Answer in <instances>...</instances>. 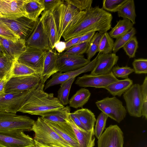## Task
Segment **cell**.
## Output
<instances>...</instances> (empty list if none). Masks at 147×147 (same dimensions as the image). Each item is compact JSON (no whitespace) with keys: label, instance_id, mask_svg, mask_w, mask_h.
Here are the masks:
<instances>
[{"label":"cell","instance_id":"1","mask_svg":"<svg viewBox=\"0 0 147 147\" xmlns=\"http://www.w3.org/2000/svg\"><path fill=\"white\" fill-rule=\"evenodd\" d=\"M85 11L84 16L79 22L63 33L62 36L65 41L90 32L104 33L111 28L113 17L109 12L98 6Z\"/></svg>","mask_w":147,"mask_h":147},{"label":"cell","instance_id":"2","mask_svg":"<svg viewBox=\"0 0 147 147\" xmlns=\"http://www.w3.org/2000/svg\"><path fill=\"white\" fill-rule=\"evenodd\" d=\"M45 84L40 83L29 90L26 99L18 112L41 116L65 107L53 93L44 91Z\"/></svg>","mask_w":147,"mask_h":147},{"label":"cell","instance_id":"3","mask_svg":"<svg viewBox=\"0 0 147 147\" xmlns=\"http://www.w3.org/2000/svg\"><path fill=\"white\" fill-rule=\"evenodd\" d=\"M50 12L53 16L57 32V41H60L63 33L74 26L84 16L85 11H80L74 6L63 2Z\"/></svg>","mask_w":147,"mask_h":147},{"label":"cell","instance_id":"4","mask_svg":"<svg viewBox=\"0 0 147 147\" xmlns=\"http://www.w3.org/2000/svg\"><path fill=\"white\" fill-rule=\"evenodd\" d=\"M35 134V146L73 147L53 130L42 117L35 121L32 131Z\"/></svg>","mask_w":147,"mask_h":147},{"label":"cell","instance_id":"5","mask_svg":"<svg viewBox=\"0 0 147 147\" xmlns=\"http://www.w3.org/2000/svg\"><path fill=\"white\" fill-rule=\"evenodd\" d=\"M0 21L25 41L34 29L38 20H33L24 15H11L0 16Z\"/></svg>","mask_w":147,"mask_h":147},{"label":"cell","instance_id":"6","mask_svg":"<svg viewBox=\"0 0 147 147\" xmlns=\"http://www.w3.org/2000/svg\"><path fill=\"white\" fill-rule=\"evenodd\" d=\"M35 121L26 115L0 111V130L32 131Z\"/></svg>","mask_w":147,"mask_h":147},{"label":"cell","instance_id":"7","mask_svg":"<svg viewBox=\"0 0 147 147\" xmlns=\"http://www.w3.org/2000/svg\"><path fill=\"white\" fill-rule=\"evenodd\" d=\"M34 139L21 130H0V147H32Z\"/></svg>","mask_w":147,"mask_h":147},{"label":"cell","instance_id":"8","mask_svg":"<svg viewBox=\"0 0 147 147\" xmlns=\"http://www.w3.org/2000/svg\"><path fill=\"white\" fill-rule=\"evenodd\" d=\"M95 104L101 112L118 123L123 120L127 115V111L123 102L115 96L106 97L97 100Z\"/></svg>","mask_w":147,"mask_h":147},{"label":"cell","instance_id":"9","mask_svg":"<svg viewBox=\"0 0 147 147\" xmlns=\"http://www.w3.org/2000/svg\"><path fill=\"white\" fill-rule=\"evenodd\" d=\"M123 94L126 110L129 115L136 117H141L142 102L140 85L133 84Z\"/></svg>","mask_w":147,"mask_h":147},{"label":"cell","instance_id":"10","mask_svg":"<svg viewBox=\"0 0 147 147\" xmlns=\"http://www.w3.org/2000/svg\"><path fill=\"white\" fill-rule=\"evenodd\" d=\"M39 75H29L11 78L6 83L5 93L29 90L36 87L40 83Z\"/></svg>","mask_w":147,"mask_h":147},{"label":"cell","instance_id":"11","mask_svg":"<svg viewBox=\"0 0 147 147\" xmlns=\"http://www.w3.org/2000/svg\"><path fill=\"white\" fill-rule=\"evenodd\" d=\"M90 61L83 55L58 53L57 59L58 72H66L76 70L85 66Z\"/></svg>","mask_w":147,"mask_h":147},{"label":"cell","instance_id":"12","mask_svg":"<svg viewBox=\"0 0 147 147\" xmlns=\"http://www.w3.org/2000/svg\"><path fill=\"white\" fill-rule=\"evenodd\" d=\"M29 90L5 93L0 96V111L16 113L25 100Z\"/></svg>","mask_w":147,"mask_h":147},{"label":"cell","instance_id":"13","mask_svg":"<svg viewBox=\"0 0 147 147\" xmlns=\"http://www.w3.org/2000/svg\"><path fill=\"white\" fill-rule=\"evenodd\" d=\"M47 51L26 47L24 52L17 61L36 70L41 73L44 58Z\"/></svg>","mask_w":147,"mask_h":147},{"label":"cell","instance_id":"14","mask_svg":"<svg viewBox=\"0 0 147 147\" xmlns=\"http://www.w3.org/2000/svg\"><path fill=\"white\" fill-rule=\"evenodd\" d=\"M119 80L111 72L101 75L84 74L82 77L78 78L75 84L81 87H91L104 88L109 84Z\"/></svg>","mask_w":147,"mask_h":147},{"label":"cell","instance_id":"15","mask_svg":"<svg viewBox=\"0 0 147 147\" xmlns=\"http://www.w3.org/2000/svg\"><path fill=\"white\" fill-rule=\"evenodd\" d=\"M98 139V147H123V133L117 125L107 127Z\"/></svg>","mask_w":147,"mask_h":147},{"label":"cell","instance_id":"16","mask_svg":"<svg viewBox=\"0 0 147 147\" xmlns=\"http://www.w3.org/2000/svg\"><path fill=\"white\" fill-rule=\"evenodd\" d=\"M26 47L48 51L52 50L43 28L42 19L38 18V23L33 32L25 41Z\"/></svg>","mask_w":147,"mask_h":147},{"label":"cell","instance_id":"17","mask_svg":"<svg viewBox=\"0 0 147 147\" xmlns=\"http://www.w3.org/2000/svg\"><path fill=\"white\" fill-rule=\"evenodd\" d=\"M97 55L88 64L78 70L62 73L58 72L52 75V78L48 80L45 85V90L53 86L61 84L69 79L75 78L79 74L91 71L94 68Z\"/></svg>","mask_w":147,"mask_h":147},{"label":"cell","instance_id":"18","mask_svg":"<svg viewBox=\"0 0 147 147\" xmlns=\"http://www.w3.org/2000/svg\"><path fill=\"white\" fill-rule=\"evenodd\" d=\"M97 55L95 65L90 74L93 75H104L110 73L119 59V57L114 53H99Z\"/></svg>","mask_w":147,"mask_h":147},{"label":"cell","instance_id":"19","mask_svg":"<svg viewBox=\"0 0 147 147\" xmlns=\"http://www.w3.org/2000/svg\"><path fill=\"white\" fill-rule=\"evenodd\" d=\"M44 120L53 130L73 147H80L74 131L67 119V122L63 123Z\"/></svg>","mask_w":147,"mask_h":147},{"label":"cell","instance_id":"20","mask_svg":"<svg viewBox=\"0 0 147 147\" xmlns=\"http://www.w3.org/2000/svg\"><path fill=\"white\" fill-rule=\"evenodd\" d=\"M0 45L5 55L16 60L26 48L25 41L21 38L13 40L0 36Z\"/></svg>","mask_w":147,"mask_h":147},{"label":"cell","instance_id":"21","mask_svg":"<svg viewBox=\"0 0 147 147\" xmlns=\"http://www.w3.org/2000/svg\"><path fill=\"white\" fill-rule=\"evenodd\" d=\"M58 53L55 49L47 51L40 76L41 84H45L47 79L53 75L58 72L57 64Z\"/></svg>","mask_w":147,"mask_h":147},{"label":"cell","instance_id":"22","mask_svg":"<svg viewBox=\"0 0 147 147\" xmlns=\"http://www.w3.org/2000/svg\"><path fill=\"white\" fill-rule=\"evenodd\" d=\"M41 17L43 28L48 38L50 47L52 50L57 41V32L55 20L52 13L43 12Z\"/></svg>","mask_w":147,"mask_h":147},{"label":"cell","instance_id":"23","mask_svg":"<svg viewBox=\"0 0 147 147\" xmlns=\"http://www.w3.org/2000/svg\"><path fill=\"white\" fill-rule=\"evenodd\" d=\"M67 121L74 129L80 147H94L95 139L94 128L88 131L81 129L73 122L69 115Z\"/></svg>","mask_w":147,"mask_h":147},{"label":"cell","instance_id":"24","mask_svg":"<svg viewBox=\"0 0 147 147\" xmlns=\"http://www.w3.org/2000/svg\"><path fill=\"white\" fill-rule=\"evenodd\" d=\"M23 8L26 16L34 21L38 20L44 9L42 0H25Z\"/></svg>","mask_w":147,"mask_h":147},{"label":"cell","instance_id":"25","mask_svg":"<svg viewBox=\"0 0 147 147\" xmlns=\"http://www.w3.org/2000/svg\"><path fill=\"white\" fill-rule=\"evenodd\" d=\"M78 118L86 131H89L94 127L96 119L94 114L90 110L82 108L73 112Z\"/></svg>","mask_w":147,"mask_h":147},{"label":"cell","instance_id":"26","mask_svg":"<svg viewBox=\"0 0 147 147\" xmlns=\"http://www.w3.org/2000/svg\"><path fill=\"white\" fill-rule=\"evenodd\" d=\"M133 84V81L129 78L119 80L113 82L104 88L114 96L120 97Z\"/></svg>","mask_w":147,"mask_h":147},{"label":"cell","instance_id":"27","mask_svg":"<svg viewBox=\"0 0 147 147\" xmlns=\"http://www.w3.org/2000/svg\"><path fill=\"white\" fill-rule=\"evenodd\" d=\"M90 95L88 90L83 88L80 89L69 100V106L75 109L82 107L88 101Z\"/></svg>","mask_w":147,"mask_h":147},{"label":"cell","instance_id":"28","mask_svg":"<svg viewBox=\"0 0 147 147\" xmlns=\"http://www.w3.org/2000/svg\"><path fill=\"white\" fill-rule=\"evenodd\" d=\"M134 25L128 19L120 20L108 33L112 38L117 39L129 32L133 27Z\"/></svg>","mask_w":147,"mask_h":147},{"label":"cell","instance_id":"29","mask_svg":"<svg viewBox=\"0 0 147 147\" xmlns=\"http://www.w3.org/2000/svg\"><path fill=\"white\" fill-rule=\"evenodd\" d=\"M70 107L67 106L59 110L51 112L42 115L41 117L45 120L57 123L67 122L70 113Z\"/></svg>","mask_w":147,"mask_h":147},{"label":"cell","instance_id":"30","mask_svg":"<svg viewBox=\"0 0 147 147\" xmlns=\"http://www.w3.org/2000/svg\"><path fill=\"white\" fill-rule=\"evenodd\" d=\"M117 12L119 17L128 19L134 24H136V15L134 0H128L122 6Z\"/></svg>","mask_w":147,"mask_h":147},{"label":"cell","instance_id":"31","mask_svg":"<svg viewBox=\"0 0 147 147\" xmlns=\"http://www.w3.org/2000/svg\"><path fill=\"white\" fill-rule=\"evenodd\" d=\"M29 75L40 76V74L36 70L16 60L12 69L11 78Z\"/></svg>","mask_w":147,"mask_h":147},{"label":"cell","instance_id":"32","mask_svg":"<svg viewBox=\"0 0 147 147\" xmlns=\"http://www.w3.org/2000/svg\"><path fill=\"white\" fill-rule=\"evenodd\" d=\"M75 78L67 80L61 84L60 87L58 91L57 98L64 106L69 103L68 99L71 85Z\"/></svg>","mask_w":147,"mask_h":147},{"label":"cell","instance_id":"33","mask_svg":"<svg viewBox=\"0 0 147 147\" xmlns=\"http://www.w3.org/2000/svg\"><path fill=\"white\" fill-rule=\"evenodd\" d=\"M114 42L109 33H104L100 39L98 49L99 53L108 54L112 53Z\"/></svg>","mask_w":147,"mask_h":147},{"label":"cell","instance_id":"34","mask_svg":"<svg viewBox=\"0 0 147 147\" xmlns=\"http://www.w3.org/2000/svg\"><path fill=\"white\" fill-rule=\"evenodd\" d=\"M103 33L99 32H95L89 44L86 53L87 59H91L98 52V47L100 39Z\"/></svg>","mask_w":147,"mask_h":147},{"label":"cell","instance_id":"35","mask_svg":"<svg viewBox=\"0 0 147 147\" xmlns=\"http://www.w3.org/2000/svg\"><path fill=\"white\" fill-rule=\"evenodd\" d=\"M136 29L133 27L126 34L117 38L114 43L113 53H115L121 48H123L129 40L136 34Z\"/></svg>","mask_w":147,"mask_h":147},{"label":"cell","instance_id":"36","mask_svg":"<svg viewBox=\"0 0 147 147\" xmlns=\"http://www.w3.org/2000/svg\"><path fill=\"white\" fill-rule=\"evenodd\" d=\"M16 60L6 55L0 57V79L2 78L12 69Z\"/></svg>","mask_w":147,"mask_h":147},{"label":"cell","instance_id":"37","mask_svg":"<svg viewBox=\"0 0 147 147\" xmlns=\"http://www.w3.org/2000/svg\"><path fill=\"white\" fill-rule=\"evenodd\" d=\"M127 0H104L102 1V8L108 12H117Z\"/></svg>","mask_w":147,"mask_h":147},{"label":"cell","instance_id":"38","mask_svg":"<svg viewBox=\"0 0 147 147\" xmlns=\"http://www.w3.org/2000/svg\"><path fill=\"white\" fill-rule=\"evenodd\" d=\"M108 117L107 115L102 112L100 113L97 117L94 129L95 135L98 139L102 133Z\"/></svg>","mask_w":147,"mask_h":147},{"label":"cell","instance_id":"39","mask_svg":"<svg viewBox=\"0 0 147 147\" xmlns=\"http://www.w3.org/2000/svg\"><path fill=\"white\" fill-rule=\"evenodd\" d=\"M138 48V42L136 36H134L123 47L126 54L129 58H133Z\"/></svg>","mask_w":147,"mask_h":147},{"label":"cell","instance_id":"40","mask_svg":"<svg viewBox=\"0 0 147 147\" xmlns=\"http://www.w3.org/2000/svg\"><path fill=\"white\" fill-rule=\"evenodd\" d=\"M111 72L113 76L117 78L123 79L128 78L129 76L134 72L133 68L127 66L120 67L118 66H114L112 68Z\"/></svg>","mask_w":147,"mask_h":147},{"label":"cell","instance_id":"41","mask_svg":"<svg viewBox=\"0 0 147 147\" xmlns=\"http://www.w3.org/2000/svg\"><path fill=\"white\" fill-rule=\"evenodd\" d=\"M142 100V115L147 119V77L146 76L142 84L140 85Z\"/></svg>","mask_w":147,"mask_h":147},{"label":"cell","instance_id":"42","mask_svg":"<svg viewBox=\"0 0 147 147\" xmlns=\"http://www.w3.org/2000/svg\"><path fill=\"white\" fill-rule=\"evenodd\" d=\"M89 42H85L76 44L65 51L64 53L76 55H82L86 53Z\"/></svg>","mask_w":147,"mask_h":147},{"label":"cell","instance_id":"43","mask_svg":"<svg viewBox=\"0 0 147 147\" xmlns=\"http://www.w3.org/2000/svg\"><path fill=\"white\" fill-rule=\"evenodd\" d=\"M135 73L137 74L147 73V59L144 58L135 59L132 63Z\"/></svg>","mask_w":147,"mask_h":147},{"label":"cell","instance_id":"44","mask_svg":"<svg viewBox=\"0 0 147 147\" xmlns=\"http://www.w3.org/2000/svg\"><path fill=\"white\" fill-rule=\"evenodd\" d=\"M65 2L70 4L77 8L80 11H86L92 7V0H65Z\"/></svg>","mask_w":147,"mask_h":147},{"label":"cell","instance_id":"45","mask_svg":"<svg viewBox=\"0 0 147 147\" xmlns=\"http://www.w3.org/2000/svg\"><path fill=\"white\" fill-rule=\"evenodd\" d=\"M0 36L13 40H16L20 38L6 25L0 21Z\"/></svg>","mask_w":147,"mask_h":147},{"label":"cell","instance_id":"46","mask_svg":"<svg viewBox=\"0 0 147 147\" xmlns=\"http://www.w3.org/2000/svg\"><path fill=\"white\" fill-rule=\"evenodd\" d=\"M42 1L44 7L43 12H50L57 6L63 2V0H42Z\"/></svg>","mask_w":147,"mask_h":147},{"label":"cell","instance_id":"47","mask_svg":"<svg viewBox=\"0 0 147 147\" xmlns=\"http://www.w3.org/2000/svg\"><path fill=\"white\" fill-rule=\"evenodd\" d=\"M12 70V69L2 78L0 79V96L5 93L6 84L11 78Z\"/></svg>","mask_w":147,"mask_h":147},{"label":"cell","instance_id":"48","mask_svg":"<svg viewBox=\"0 0 147 147\" xmlns=\"http://www.w3.org/2000/svg\"><path fill=\"white\" fill-rule=\"evenodd\" d=\"M95 32H90L82 35L77 44L85 42H90L92 39Z\"/></svg>","mask_w":147,"mask_h":147},{"label":"cell","instance_id":"49","mask_svg":"<svg viewBox=\"0 0 147 147\" xmlns=\"http://www.w3.org/2000/svg\"><path fill=\"white\" fill-rule=\"evenodd\" d=\"M66 49L65 42L60 40L57 41L55 44L54 49L58 53H61L65 51Z\"/></svg>","mask_w":147,"mask_h":147},{"label":"cell","instance_id":"50","mask_svg":"<svg viewBox=\"0 0 147 147\" xmlns=\"http://www.w3.org/2000/svg\"><path fill=\"white\" fill-rule=\"evenodd\" d=\"M81 36L82 35L72 38L65 42L66 44V49L65 51L76 45L80 39Z\"/></svg>","mask_w":147,"mask_h":147},{"label":"cell","instance_id":"51","mask_svg":"<svg viewBox=\"0 0 147 147\" xmlns=\"http://www.w3.org/2000/svg\"><path fill=\"white\" fill-rule=\"evenodd\" d=\"M69 116L72 121L77 126L81 129L86 131L78 118L74 113H70Z\"/></svg>","mask_w":147,"mask_h":147},{"label":"cell","instance_id":"52","mask_svg":"<svg viewBox=\"0 0 147 147\" xmlns=\"http://www.w3.org/2000/svg\"><path fill=\"white\" fill-rule=\"evenodd\" d=\"M5 55L1 46L0 45V57H3Z\"/></svg>","mask_w":147,"mask_h":147},{"label":"cell","instance_id":"53","mask_svg":"<svg viewBox=\"0 0 147 147\" xmlns=\"http://www.w3.org/2000/svg\"><path fill=\"white\" fill-rule=\"evenodd\" d=\"M37 146L38 147H56L55 146Z\"/></svg>","mask_w":147,"mask_h":147},{"label":"cell","instance_id":"54","mask_svg":"<svg viewBox=\"0 0 147 147\" xmlns=\"http://www.w3.org/2000/svg\"><path fill=\"white\" fill-rule=\"evenodd\" d=\"M38 147L36 146H33V147Z\"/></svg>","mask_w":147,"mask_h":147}]
</instances>
